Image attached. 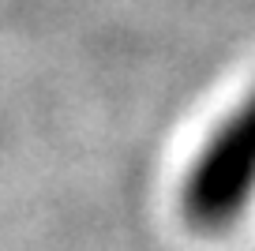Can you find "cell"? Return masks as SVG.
<instances>
[{"instance_id":"obj_1","label":"cell","mask_w":255,"mask_h":251,"mask_svg":"<svg viewBox=\"0 0 255 251\" xmlns=\"http://www.w3.org/2000/svg\"><path fill=\"white\" fill-rule=\"evenodd\" d=\"M255 199V90L222 120L184 180V214L199 233L233 229Z\"/></svg>"}]
</instances>
